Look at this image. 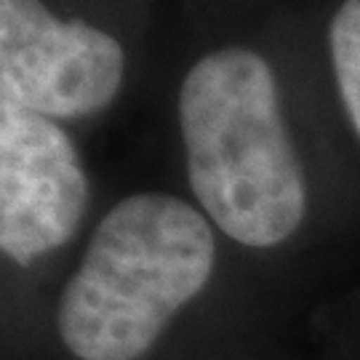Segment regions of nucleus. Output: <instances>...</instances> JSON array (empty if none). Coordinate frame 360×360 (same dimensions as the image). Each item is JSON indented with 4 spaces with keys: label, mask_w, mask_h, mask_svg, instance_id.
Listing matches in <instances>:
<instances>
[{
    "label": "nucleus",
    "mask_w": 360,
    "mask_h": 360,
    "mask_svg": "<svg viewBox=\"0 0 360 360\" xmlns=\"http://www.w3.org/2000/svg\"><path fill=\"white\" fill-rule=\"evenodd\" d=\"M187 179L208 219L235 243L272 248L307 211V181L270 62L227 46L200 56L179 89Z\"/></svg>",
    "instance_id": "f257e3e1"
},
{
    "label": "nucleus",
    "mask_w": 360,
    "mask_h": 360,
    "mask_svg": "<svg viewBox=\"0 0 360 360\" xmlns=\"http://www.w3.org/2000/svg\"><path fill=\"white\" fill-rule=\"evenodd\" d=\"M217 238L174 195L136 193L110 208L67 281L56 328L77 360H139L211 281Z\"/></svg>",
    "instance_id": "f03ea898"
},
{
    "label": "nucleus",
    "mask_w": 360,
    "mask_h": 360,
    "mask_svg": "<svg viewBox=\"0 0 360 360\" xmlns=\"http://www.w3.org/2000/svg\"><path fill=\"white\" fill-rule=\"evenodd\" d=\"M126 53L107 30L59 19L43 0H0V99L43 117L104 110L123 86Z\"/></svg>",
    "instance_id": "7ed1b4c3"
},
{
    "label": "nucleus",
    "mask_w": 360,
    "mask_h": 360,
    "mask_svg": "<svg viewBox=\"0 0 360 360\" xmlns=\"http://www.w3.org/2000/svg\"><path fill=\"white\" fill-rule=\"evenodd\" d=\"M89 176L51 117L0 99V248L30 267L72 238L89 211Z\"/></svg>",
    "instance_id": "20e7f679"
},
{
    "label": "nucleus",
    "mask_w": 360,
    "mask_h": 360,
    "mask_svg": "<svg viewBox=\"0 0 360 360\" xmlns=\"http://www.w3.org/2000/svg\"><path fill=\"white\" fill-rule=\"evenodd\" d=\"M336 89L352 129L360 136V0H345L328 27Z\"/></svg>",
    "instance_id": "39448f33"
}]
</instances>
